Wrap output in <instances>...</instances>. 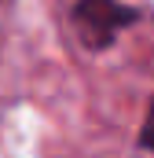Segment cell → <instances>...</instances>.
<instances>
[{"label":"cell","instance_id":"6da1fadb","mask_svg":"<svg viewBox=\"0 0 154 158\" xmlns=\"http://www.w3.org/2000/svg\"><path fill=\"white\" fill-rule=\"evenodd\" d=\"M136 19H140V11L121 0H77L74 4V26L92 52L110 48L117 33L125 26H132Z\"/></svg>","mask_w":154,"mask_h":158},{"label":"cell","instance_id":"7a4b0ae2","mask_svg":"<svg viewBox=\"0 0 154 158\" xmlns=\"http://www.w3.org/2000/svg\"><path fill=\"white\" fill-rule=\"evenodd\" d=\"M140 147H147V151H154V99H151V107H147V118H143V129H140Z\"/></svg>","mask_w":154,"mask_h":158}]
</instances>
